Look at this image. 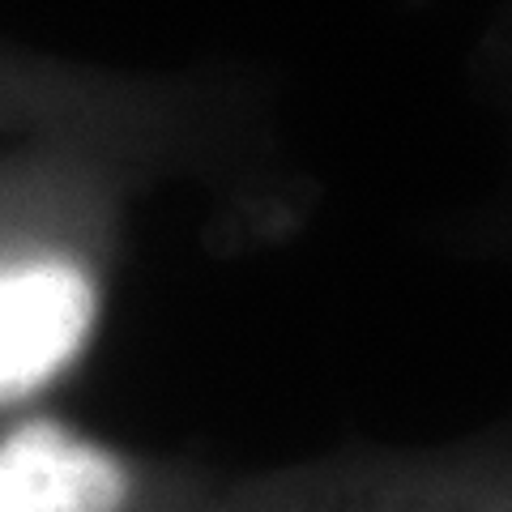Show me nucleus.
I'll list each match as a JSON object with an SVG mask.
<instances>
[{
  "label": "nucleus",
  "mask_w": 512,
  "mask_h": 512,
  "mask_svg": "<svg viewBox=\"0 0 512 512\" xmlns=\"http://www.w3.org/2000/svg\"><path fill=\"white\" fill-rule=\"evenodd\" d=\"M197 512H512V431L227 474L205 483Z\"/></svg>",
  "instance_id": "nucleus-1"
},
{
  "label": "nucleus",
  "mask_w": 512,
  "mask_h": 512,
  "mask_svg": "<svg viewBox=\"0 0 512 512\" xmlns=\"http://www.w3.org/2000/svg\"><path fill=\"white\" fill-rule=\"evenodd\" d=\"M94 282L73 261L0 265V406L77 359L94 325Z\"/></svg>",
  "instance_id": "nucleus-2"
},
{
  "label": "nucleus",
  "mask_w": 512,
  "mask_h": 512,
  "mask_svg": "<svg viewBox=\"0 0 512 512\" xmlns=\"http://www.w3.org/2000/svg\"><path fill=\"white\" fill-rule=\"evenodd\" d=\"M137 478L111 448L60 423H22L0 440V512H128Z\"/></svg>",
  "instance_id": "nucleus-3"
}]
</instances>
